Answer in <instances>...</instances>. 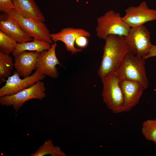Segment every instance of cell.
I'll return each instance as SVG.
<instances>
[{"instance_id": "6da1fadb", "label": "cell", "mask_w": 156, "mask_h": 156, "mask_svg": "<svg viewBox=\"0 0 156 156\" xmlns=\"http://www.w3.org/2000/svg\"><path fill=\"white\" fill-rule=\"evenodd\" d=\"M105 40L103 56L98 71L101 78L115 72L130 52L124 36L110 34Z\"/></svg>"}, {"instance_id": "7a4b0ae2", "label": "cell", "mask_w": 156, "mask_h": 156, "mask_svg": "<svg viewBox=\"0 0 156 156\" xmlns=\"http://www.w3.org/2000/svg\"><path fill=\"white\" fill-rule=\"evenodd\" d=\"M145 60L129 52L115 72L120 80H127L140 83L144 90L148 86L146 75Z\"/></svg>"}, {"instance_id": "3957f363", "label": "cell", "mask_w": 156, "mask_h": 156, "mask_svg": "<svg viewBox=\"0 0 156 156\" xmlns=\"http://www.w3.org/2000/svg\"><path fill=\"white\" fill-rule=\"evenodd\" d=\"M103 83V102L115 114L124 112V97L120 84V80L114 72L101 78Z\"/></svg>"}, {"instance_id": "277c9868", "label": "cell", "mask_w": 156, "mask_h": 156, "mask_svg": "<svg viewBox=\"0 0 156 156\" xmlns=\"http://www.w3.org/2000/svg\"><path fill=\"white\" fill-rule=\"evenodd\" d=\"M97 36L105 40L110 34L124 36L128 34L131 27L125 22L119 12L110 10L97 19Z\"/></svg>"}, {"instance_id": "5b68a950", "label": "cell", "mask_w": 156, "mask_h": 156, "mask_svg": "<svg viewBox=\"0 0 156 156\" xmlns=\"http://www.w3.org/2000/svg\"><path fill=\"white\" fill-rule=\"evenodd\" d=\"M124 37L130 52L143 58L148 55L153 45L150 32L144 25L131 28Z\"/></svg>"}, {"instance_id": "8992f818", "label": "cell", "mask_w": 156, "mask_h": 156, "mask_svg": "<svg viewBox=\"0 0 156 156\" xmlns=\"http://www.w3.org/2000/svg\"><path fill=\"white\" fill-rule=\"evenodd\" d=\"M46 90L44 83L40 81L15 94L0 97V103L3 106H12L17 112L25 102L29 100H42L45 97Z\"/></svg>"}, {"instance_id": "52a82bcc", "label": "cell", "mask_w": 156, "mask_h": 156, "mask_svg": "<svg viewBox=\"0 0 156 156\" xmlns=\"http://www.w3.org/2000/svg\"><path fill=\"white\" fill-rule=\"evenodd\" d=\"M8 14L17 22L22 29L29 36L51 44L53 43L49 31L44 22L24 17L14 10Z\"/></svg>"}, {"instance_id": "ba28073f", "label": "cell", "mask_w": 156, "mask_h": 156, "mask_svg": "<svg viewBox=\"0 0 156 156\" xmlns=\"http://www.w3.org/2000/svg\"><path fill=\"white\" fill-rule=\"evenodd\" d=\"M45 77L40 71L36 69L31 75L22 79L16 70L12 75L8 78L5 85L0 88V97L15 94L43 79Z\"/></svg>"}, {"instance_id": "9c48e42d", "label": "cell", "mask_w": 156, "mask_h": 156, "mask_svg": "<svg viewBox=\"0 0 156 156\" xmlns=\"http://www.w3.org/2000/svg\"><path fill=\"white\" fill-rule=\"evenodd\" d=\"M125 12L122 18L131 28L156 20V10L149 8L145 1L137 6L129 7L125 10Z\"/></svg>"}, {"instance_id": "30bf717a", "label": "cell", "mask_w": 156, "mask_h": 156, "mask_svg": "<svg viewBox=\"0 0 156 156\" xmlns=\"http://www.w3.org/2000/svg\"><path fill=\"white\" fill-rule=\"evenodd\" d=\"M57 44L56 42H54L49 50L40 52L35 69L40 71L45 75L54 78H57L59 75L56 66L59 65L63 66L56 56L55 49Z\"/></svg>"}, {"instance_id": "8fae6325", "label": "cell", "mask_w": 156, "mask_h": 156, "mask_svg": "<svg viewBox=\"0 0 156 156\" xmlns=\"http://www.w3.org/2000/svg\"><path fill=\"white\" fill-rule=\"evenodd\" d=\"M52 40L54 42L60 41L65 45L66 50L71 52L72 54L80 52L82 51V48H77L75 46L76 38L80 36L89 37L90 33L84 29L81 28H75L73 27L64 28L59 32L50 34Z\"/></svg>"}, {"instance_id": "7c38bea8", "label": "cell", "mask_w": 156, "mask_h": 156, "mask_svg": "<svg viewBox=\"0 0 156 156\" xmlns=\"http://www.w3.org/2000/svg\"><path fill=\"white\" fill-rule=\"evenodd\" d=\"M120 84L124 97V111L129 112L139 103L145 90L137 81L122 80Z\"/></svg>"}, {"instance_id": "4fadbf2b", "label": "cell", "mask_w": 156, "mask_h": 156, "mask_svg": "<svg viewBox=\"0 0 156 156\" xmlns=\"http://www.w3.org/2000/svg\"><path fill=\"white\" fill-rule=\"evenodd\" d=\"M40 53L36 51H23L14 57V67L21 77H28L36 69Z\"/></svg>"}, {"instance_id": "5bb4252c", "label": "cell", "mask_w": 156, "mask_h": 156, "mask_svg": "<svg viewBox=\"0 0 156 156\" xmlns=\"http://www.w3.org/2000/svg\"><path fill=\"white\" fill-rule=\"evenodd\" d=\"M0 31L18 43L33 40V38L26 33L8 14L6 16H0Z\"/></svg>"}, {"instance_id": "9a60e30c", "label": "cell", "mask_w": 156, "mask_h": 156, "mask_svg": "<svg viewBox=\"0 0 156 156\" xmlns=\"http://www.w3.org/2000/svg\"><path fill=\"white\" fill-rule=\"evenodd\" d=\"M14 10L19 14L44 22V17L34 0H12Z\"/></svg>"}, {"instance_id": "2e32d148", "label": "cell", "mask_w": 156, "mask_h": 156, "mask_svg": "<svg viewBox=\"0 0 156 156\" xmlns=\"http://www.w3.org/2000/svg\"><path fill=\"white\" fill-rule=\"evenodd\" d=\"M32 41L22 43H18L15 50L12 54L14 57L19 52L23 51L42 52L49 50L51 46L49 43L40 39L33 38Z\"/></svg>"}, {"instance_id": "e0dca14e", "label": "cell", "mask_w": 156, "mask_h": 156, "mask_svg": "<svg viewBox=\"0 0 156 156\" xmlns=\"http://www.w3.org/2000/svg\"><path fill=\"white\" fill-rule=\"evenodd\" d=\"M50 154L52 156H65V154L53 145L51 139L45 141L31 156H44Z\"/></svg>"}, {"instance_id": "ac0fdd59", "label": "cell", "mask_w": 156, "mask_h": 156, "mask_svg": "<svg viewBox=\"0 0 156 156\" xmlns=\"http://www.w3.org/2000/svg\"><path fill=\"white\" fill-rule=\"evenodd\" d=\"M14 66V63L12 57L9 54L0 51V83L5 81L11 74Z\"/></svg>"}, {"instance_id": "d6986e66", "label": "cell", "mask_w": 156, "mask_h": 156, "mask_svg": "<svg viewBox=\"0 0 156 156\" xmlns=\"http://www.w3.org/2000/svg\"><path fill=\"white\" fill-rule=\"evenodd\" d=\"M141 131L146 139L153 141L156 145V119L144 121L142 124Z\"/></svg>"}, {"instance_id": "ffe728a7", "label": "cell", "mask_w": 156, "mask_h": 156, "mask_svg": "<svg viewBox=\"0 0 156 156\" xmlns=\"http://www.w3.org/2000/svg\"><path fill=\"white\" fill-rule=\"evenodd\" d=\"M18 43L0 31V51L9 54L15 50Z\"/></svg>"}, {"instance_id": "44dd1931", "label": "cell", "mask_w": 156, "mask_h": 156, "mask_svg": "<svg viewBox=\"0 0 156 156\" xmlns=\"http://www.w3.org/2000/svg\"><path fill=\"white\" fill-rule=\"evenodd\" d=\"M12 0H0V11L8 14L14 10Z\"/></svg>"}, {"instance_id": "7402d4cb", "label": "cell", "mask_w": 156, "mask_h": 156, "mask_svg": "<svg viewBox=\"0 0 156 156\" xmlns=\"http://www.w3.org/2000/svg\"><path fill=\"white\" fill-rule=\"evenodd\" d=\"M86 37L84 36H78L75 40L76 44L81 48L86 47L88 43V40Z\"/></svg>"}, {"instance_id": "603a6c76", "label": "cell", "mask_w": 156, "mask_h": 156, "mask_svg": "<svg viewBox=\"0 0 156 156\" xmlns=\"http://www.w3.org/2000/svg\"><path fill=\"white\" fill-rule=\"evenodd\" d=\"M156 56V46L153 45L148 53L143 58L146 60L151 57Z\"/></svg>"}]
</instances>
